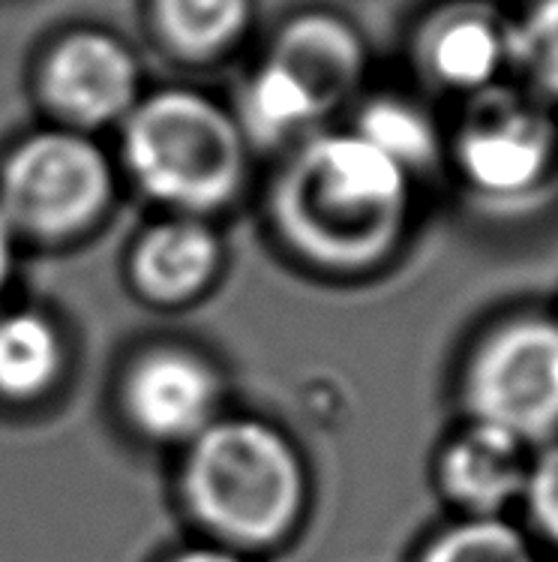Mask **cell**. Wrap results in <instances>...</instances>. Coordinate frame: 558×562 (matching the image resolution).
<instances>
[{"label": "cell", "mask_w": 558, "mask_h": 562, "mask_svg": "<svg viewBox=\"0 0 558 562\" xmlns=\"http://www.w3.org/2000/svg\"><path fill=\"white\" fill-rule=\"evenodd\" d=\"M60 368L64 344L46 316L19 311L0 319V397H39L55 385Z\"/></svg>", "instance_id": "obj_13"}, {"label": "cell", "mask_w": 558, "mask_h": 562, "mask_svg": "<svg viewBox=\"0 0 558 562\" xmlns=\"http://www.w3.org/2000/svg\"><path fill=\"white\" fill-rule=\"evenodd\" d=\"M219 238L195 217H174L145 232L133 256V277L148 299L178 304L198 295L219 268Z\"/></svg>", "instance_id": "obj_12"}, {"label": "cell", "mask_w": 558, "mask_h": 562, "mask_svg": "<svg viewBox=\"0 0 558 562\" xmlns=\"http://www.w3.org/2000/svg\"><path fill=\"white\" fill-rule=\"evenodd\" d=\"M411 175L357 133L309 138L276 187V220L309 259L337 268L376 262L409 214Z\"/></svg>", "instance_id": "obj_1"}, {"label": "cell", "mask_w": 558, "mask_h": 562, "mask_svg": "<svg viewBox=\"0 0 558 562\" xmlns=\"http://www.w3.org/2000/svg\"><path fill=\"white\" fill-rule=\"evenodd\" d=\"M252 0H153V24L178 55L207 60L238 43Z\"/></svg>", "instance_id": "obj_14"}, {"label": "cell", "mask_w": 558, "mask_h": 562, "mask_svg": "<svg viewBox=\"0 0 558 562\" xmlns=\"http://www.w3.org/2000/svg\"><path fill=\"white\" fill-rule=\"evenodd\" d=\"M171 562H243L238 553L226 551V548H193V551L178 553Z\"/></svg>", "instance_id": "obj_20"}, {"label": "cell", "mask_w": 558, "mask_h": 562, "mask_svg": "<svg viewBox=\"0 0 558 562\" xmlns=\"http://www.w3.org/2000/svg\"><path fill=\"white\" fill-rule=\"evenodd\" d=\"M183 494L214 536L240 548H264L300 517L304 467L271 425L226 418L190 442Z\"/></svg>", "instance_id": "obj_2"}, {"label": "cell", "mask_w": 558, "mask_h": 562, "mask_svg": "<svg viewBox=\"0 0 558 562\" xmlns=\"http://www.w3.org/2000/svg\"><path fill=\"white\" fill-rule=\"evenodd\" d=\"M124 406L145 437L193 442L217 422L219 379L205 358L186 349H153L129 370Z\"/></svg>", "instance_id": "obj_9"}, {"label": "cell", "mask_w": 558, "mask_h": 562, "mask_svg": "<svg viewBox=\"0 0 558 562\" xmlns=\"http://www.w3.org/2000/svg\"><path fill=\"white\" fill-rule=\"evenodd\" d=\"M511 67L544 100L558 103V0H535L511 22Z\"/></svg>", "instance_id": "obj_17"}, {"label": "cell", "mask_w": 558, "mask_h": 562, "mask_svg": "<svg viewBox=\"0 0 558 562\" xmlns=\"http://www.w3.org/2000/svg\"><path fill=\"white\" fill-rule=\"evenodd\" d=\"M454 148L459 172L478 193L516 199L553 172L558 126L535 100L490 88L475 93Z\"/></svg>", "instance_id": "obj_7"}, {"label": "cell", "mask_w": 558, "mask_h": 562, "mask_svg": "<svg viewBox=\"0 0 558 562\" xmlns=\"http://www.w3.org/2000/svg\"><path fill=\"white\" fill-rule=\"evenodd\" d=\"M418 64L442 88L490 91L502 69L511 67V22L487 3H451L423 22Z\"/></svg>", "instance_id": "obj_10"}, {"label": "cell", "mask_w": 558, "mask_h": 562, "mask_svg": "<svg viewBox=\"0 0 558 562\" xmlns=\"http://www.w3.org/2000/svg\"><path fill=\"white\" fill-rule=\"evenodd\" d=\"M109 199V160L91 138L72 130L31 136L0 169V214L12 232L67 238L88 229Z\"/></svg>", "instance_id": "obj_6"}, {"label": "cell", "mask_w": 558, "mask_h": 562, "mask_svg": "<svg viewBox=\"0 0 558 562\" xmlns=\"http://www.w3.org/2000/svg\"><path fill=\"white\" fill-rule=\"evenodd\" d=\"M364 69V40L345 19L333 12L297 15L243 88V136L283 142L307 133L357 91Z\"/></svg>", "instance_id": "obj_4"}, {"label": "cell", "mask_w": 558, "mask_h": 562, "mask_svg": "<svg viewBox=\"0 0 558 562\" xmlns=\"http://www.w3.org/2000/svg\"><path fill=\"white\" fill-rule=\"evenodd\" d=\"M124 157L145 193L195 217L238 195L247 175V136L202 93L160 91L133 105Z\"/></svg>", "instance_id": "obj_3"}, {"label": "cell", "mask_w": 558, "mask_h": 562, "mask_svg": "<svg viewBox=\"0 0 558 562\" xmlns=\"http://www.w3.org/2000/svg\"><path fill=\"white\" fill-rule=\"evenodd\" d=\"M357 136L397 162L402 172H421L439 157V133L430 115L414 103L382 97L366 105L357 117Z\"/></svg>", "instance_id": "obj_15"}, {"label": "cell", "mask_w": 558, "mask_h": 562, "mask_svg": "<svg viewBox=\"0 0 558 562\" xmlns=\"http://www.w3.org/2000/svg\"><path fill=\"white\" fill-rule=\"evenodd\" d=\"M12 235L15 232L10 229V223L0 214V295H3V289H7L12 274Z\"/></svg>", "instance_id": "obj_19"}, {"label": "cell", "mask_w": 558, "mask_h": 562, "mask_svg": "<svg viewBox=\"0 0 558 562\" xmlns=\"http://www.w3.org/2000/svg\"><path fill=\"white\" fill-rule=\"evenodd\" d=\"M532 451L499 427L471 422L442 451L439 482L468 517H502L523 499Z\"/></svg>", "instance_id": "obj_11"}, {"label": "cell", "mask_w": 558, "mask_h": 562, "mask_svg": "<svg viewBox=\"0 0 558 562\" xmlns=\"http://www.w3.org/2000/svg\"><path fill=\"white\" fill-rule=\"evenodd\" d=\"M418 562H537V557L504 517H466L439 532Z\"/></svg>", "instance_id": "obj_16"}, {"label": "cell", "mask_w": 558, "mask_h": 562, "mask_svg": "<svg viewBox=\"0 0 558 562\" xmlns=\"http://www.w3.org/2000/svg\"><path fill=\"white\" fill-rule=\"evenodd\" d=\"M463 397L471 422L523 446L558 439V319L520 313L483 334L466 361Z\"/></svg>", "instance_id": "obj_5"}, {"label": "cell", "mask_w": 558, "mask_h": 562, "mask_svg": "<svg viewBox=\"0 0 558 562\" xmlns=\"http://www.w3.org/2000/svg\"><path fill=\"white\" fill-rule=\"evenodd\" d=\"M523 505L537 536L558 551V439L532 454Z\"/></svg>", "instance_id": "obj_18"}, {"label": "cell", "mask_w": 558, "mask_h": 562, "mask_svg": "<svg viewBox=\"0 0 558 562\" xmlns=\"http://www.w3.org/2000/svg\"><path fill=\"white\" fill-rule=\"evenodd\" d=\"M43 97L72 126H103L133 112L138 64L133 52L100 31L64 36L43 64Z\"/></svg>", "instance_id": "obj_8"}]
</instances>
